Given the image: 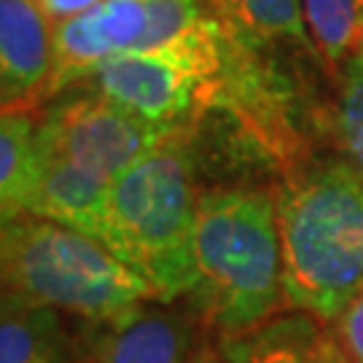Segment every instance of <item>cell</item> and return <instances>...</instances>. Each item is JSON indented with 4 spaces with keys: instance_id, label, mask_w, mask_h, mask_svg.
Instances as JSON below:
<instances>
[{
    "instance_id": "obj_10",
    "label": "cell",
    "mask_w": 363,
    "mask_h": 363,
    "mask_svg": "<svg viewBox=\"0 0 363 363\" xmlns=\"http://www.w3.org/2000/svg\"><path fill=\"white\" fill-rule=\"evenodd\" d=\"M229 363H355L334 323L310 312H277L237 337L216 339Z\"/></svg>"
},
{
    "instance_id": "obj_15",
    "label": "cell",
    "mask_w": 363,
    "mask_h": 363,
    "mask_svg": "<svg viewBox=\"0 0 363 363\" xmlns=\"http://www.w3.org/2000/svg\"><path fill=\"white\" fill-rule=\"evenodd\" d=\"M334 130H337L342 159L363 178V54H352L339 67L337 105H334Z\"/></svg>"
},
{
    "instance_id": "obj_17",
    "label": "cell",
    "mask_w": 363,
    "mask_h": 363,
    "mask_svg": "<svg viewBox=\"0 0 363 363\" xmlns=\"http://www.w3.org/2000/svg\"><path fill=\"white\" fill-rule=\"evenodd\" d=\"M35 3L40 6V11L49 16V22L57 25V22H65L70 16L97 6L100 0H35Z\"/></svg>"
},
{
    "instance_id": "obj_8",
    "label": "cell",
    "mask_w": 363,
    "mask_h": 363,
    "mask_svg": "<svg viewBox=\"0 0 363 363\" xmlns=\"http://www.w3.org/2000/svg\"><path fill=\"white\" fill-rule=\"evenodd\" d=\"M145 30L143 0H100L52 25V78L46 100L84 84L111 57L135 52Z\"/></svg>"
},
{
    "instance_id": "obj_14",
    "label": "cell",
    "mask_w": 363,
    "mask_h": 363,
    "mask_svg": "<svg viewBox=\"0 0 363 363\" xmlns=\"http://www.w3.org/2000/svg\"><path fill=\"white\" fill-rule=\"evenodd\" d=\"M35 116L0 113V223L25 213L33 181Z\"/></svg>"
},
{
    "instance_id": "obj_16",
    "label": "cell",
    "mask_w": 363,
    "mask_h": 363,
    "mask_svg": "<svg viewBox=\"0 0 363 363\" xmlns=\"http://www.w3.org/2000/svg\"><path fill=\"white\" fill-rule=\"evenodd\" d=\"M339 339L345 342L347 352L355 363H363V291L352 298V304L339 315L337 323Z\"/></svg>"
},
{
    "instance_id": "obj_11",
    "label": "cell",
    "mask_w": 363,
    "mask_h": 363,
    "mask_svg": "<svg viewBox=\"0 0 363 363\" xmlns=\"http://www.w3.org/2000/svg\"><path fill=\"white\" fill-rule=\"evenodd\" d=\"M0 363H76L60 312L0 296Z\"/></svg>"
},
{
    "instance_id": "obj_5",
    "label": "cell",
    "mask_w": 363,
    "mask_h": 363,
    "mask_svg": "<svg viewBox=\"0 0 363 363\" xmlns=\"http://www.w3.org/2000/svg\"><path fill=\"white\" fill-rule=\"evenodd\" d=\"M164 132L124 108L105 100L100 91L60 94L35 118L33 156L62 162L89 178L113 186L124 169L167 140Z\"/></svg>"
},
{
    "instance_id": "obj_4",
    "label": "cell",
    "mask_w": 363,
    "mask_h": 363,
    "mask_svg": "<svg viewBox=\"0 0 363 363\" xmlns=\"http://www.w3.org/2000/svg\"><path fill=\"white\" fill-rule=\"evenodd\" d=\"M0 296L67 312L78 320L156 301L143 277L100 240L30 213L0 223Z\"/></svg>"
},
{
    "instance_id": "obj_6",
    "label": "cell",
    "mask_w": 363,
    "mask_h": 363,
    "mask_svg": "<svg viewBox=\"0 0 363 363\" xmlns=\"http://www.w3.org/2000/svg\"><path fill=\"white\" fill-rule=\"evenodd\" d=\"M84 84L164 132L191 130L208 111V81L194 67L167 54H118Z\"/></svg>"
},
{
    "instance_id": "obj_2",
    "label": "cell",
    "mask_w": 363,
    "mask_h": 363,
    "mask_svg": "<svg viewBox=\"0 0 363 363\" xmlns=\"http://www.w3.org/2000/svg\"><path fill=\"white\" fill-rule=\"evenodd\" d=\"M288 310L337 323L363 291V178L339 156L274 189Z\"/></svg>"
},
{
    "instance_id": "obj_19",
    "label": "cell",
    "mask_w": 363,
    "mask_h": 363,
    "mask_svg": "<svg viewBox=\"0 0 363 363\" xmlns=\"http://www.w3.org/2000/svg\"><path fill=\"white\" fill-rule=\"evenodd\" d=\"M210 3H213V9H220V6L226 3V0H210Z\"/></svg>"
},
{
    "instance_id": "obj_9",
    "label": "cell",
    "mask_w": 363,
    "mask_h": 363,
    "mask_svg": "<svg viewBox=\"0 0 363 363\" xmlns=\"http://www.w3.org/2000/svg\"><path fill=\"white\" fill-rule=\"evenodd\" d=\"M52 78V22L35 0H0V113H33Z\"/></svg>"
},
{
    "instance_id": "obj_20",
    "label": "cell",
    "mask_w": 363,
    "mask_h": 363,
    "mask_svg": "<svg viewBox=\"0 0 363 363\" xmlns=\"http://www.w3.org/2000/svg\"><path fill=\"white\" fill-rule=\"evenodd\" d=\"M358 52H361V54H363V40H361V49H358Z\"/></svg>"
},
{
    "instance_id": "obj_12",
    "label": "cell",
    "mask_w": 363,
    "mask_h": 363,
    "mask_svg": "<svg viewBox=\"0 0 363 363\" xmlns=\"http://www.w3.org/2000/svg\"><path fill=\"white\" fill-rule=\"evenodd\" d=\"M242 35L264 46H291L310 60H323L304 19L301 0H226L218 9Z\"/></svg>"
},
{
    "instance_id": "obj_13",
    "label": "cell",
    "mask_w": 363,
    "mask_h": 363,
    "mask_svg": "<svg viewBox=\"0 0 363 363\" xmlns=\"http://www.w3.org/2000/svg\"><path fill=\"white\" fill-rule=\"evenodd\" d=\"M307 30L328 70L358 54L363 40V0H301Z\"/></svg>"
},
{
    "instance_id": "obj_3",
    "label": "cell",
    "mask_w": 363,
    "mask_h": 363,
    "mask_svg": "<svg viewBox=\"0 0 363 363\" xmlns=\"http://www.w3.org/2000/svg\"><path fill=\"white\" fill-rule=\"evenodd\" d=\"M191 132H172L118 175L105 208L103 242L140 274L156 301H186L196 286V156Z\"/></svg>"
},
{
    "instance_id": "obj_18",
    "label": "cell",
    "mask_w": 363,
    "mask_h": 363,
    "mask_svg": "<svg viewBox=\"0 0 363 363\" xmlns=\"http://www.w3.org/2000/svg\"><path fill=\"white\" fill-rule=\"evenodd\" d=\"M191 363H229V361L220 355L218 345H213V342H208V339L202 337L199 339V345H196Z\"/></svg>"
},
{
    "instance_id": "obj_1",
    "label": "cell",
    "mask_w": 363,
    "mask_h": 363,
    "mask_svg": "<svg viewBox=\"0 0 363 363\" xmlns=\"http://www.w3.org/2000/svg\"><path fill=\"white\" fill-rule=\"evenodd\" d=\"M196 286L186 304L205 328L237 337L286 307L277 199L264 186L199 189L194 226Z\"/></svg>"
},
{
    "instance_id": "obj_7",
    "label": "cell",
    "mask_w": 363,
    "mask_h": 363,
    "mask_svg": "<svg viewBox=\"0 0 363 363\" xmlns=\"http://www.w3.org/2000/svg\"><path fill=\"white\" fill-rule=\"evenodd\" d=\"M202 320L181 301H143L70 331L76 363H191Z\"/></svg>"
}]
</instances>
